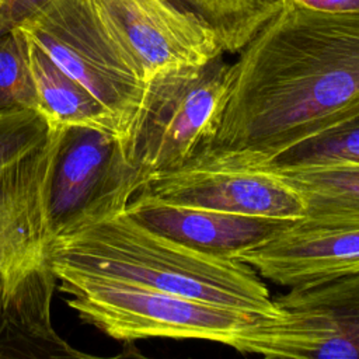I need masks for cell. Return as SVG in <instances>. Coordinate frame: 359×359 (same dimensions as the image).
I'll return each mask as SVG.
<instances>
[{
  "mask_svg": "<svg viewBox=\"0 0 359 359\" xmlns=\"http://www.w3.org/2000/svg\"><path fill=\"white\" fill-rule=\"evenodd\" d=\"M139 191L170 203L236 215L287 222L304 217L302 196L280 172L201 156L178 170L149 178Z\"/></svg>",
  "mask_w": 359,
  "mask_h": 359,
  "instance_id": "8",
  "label": "cell"
},
{
  "mask_svg": "<svg viewBox=\"0 0 359 359\" xmlns=\"http://www.w3.org/2000/svg\"><path fill=\"white\" fill-rule=\"evenodd\" d=\"M126 212L175 243L224 259H237L294 223L170 203L140 191L130 199Z\"/></svg>",
  "mask_w": 359,
  "mask_h": 359,
  "instance_id": "12",
  "label": "cell"
},
{
  "mask_svg": "<svg viewBox=\"0 0 359 359\" xmlns=\"http://www.w3.org/2000/svg\"><path fill=\"white\" fill-rule=\"evenodd\" d=\"M285 7H297L320 13H359V0H280Z\"/></svg>",
  "mask_w": 359,
  "mask_h": 359,
  "instance_id": "21",
  "label": "cell"
},
{
  "mask_svg": "<svg viewBox=\"0 0 359 359\" xmlns=\"http://www.w3.org/2000/svg\"><path fill=\"white\" fill-rule=\"evenodd\" d=\"M275 171L303 199L304 217L299 222L309 226L359 223V163L337 161Z\"/></svg>",
  "mask_w": 359,
  "mask_h": 359,
  "instance_id": "15",
  "label": "cell"
},
{
  "mask_svg": "<svg viewBox=\"0 0 359 359\" xmlns=\"http://www.w3.org/2000/svg\"><path fill=\"white\" fill-rule=\"evenodd\" d=\"M355 114L359 13L282 6L231 63L220 128L198 156L257 165Z\"/></svg>",
  "mask_w": 359,
  "mask_h": 359,
  "instance_id": "1",
  "label": "cell"
},
{
  "mask_svg": "<svg viewBox=\"0 0 359 359\" xmlns=\"http://www.w3.org/2000/svg\"><path fill=\"white\" fill-rule=\"evenodd\" d=\"M56 280L45 258L0 290V359L91 358L72 346L52 325L50 303Z\"/></svg>",
  "mask_w": 359,
  "mask_h": 359,
  "instance_id": "13",
  "label": "cell"
},
{
  "mask_svg": "<svg viewBox=\"0 0 359 359\" xmlns=\"http://www.w3.org/2000/svg\"><path fill=\"white\" fill-rule=\"evenodd\" d=\"M50 129L38 111L0 112V177L41 149Z\"/></svg>",
  "mask_w": 359,
  "mask_h": 359,
  "instance_id": "19",
  "label": "cell"
},
{
  "mask_svg": "<svg viewBox=\"0 0 359 359\" xmlns=\"http://www.w3.org/2000/svg\"><path fill=\"white\" fill-rule=\"evenodd\" d=\"M48 0H1L0 1V35L18 25L25 17Z\"/></svg>",
  "mask_w": 359,
  "mask_h": 359,
  "instance_id": "20",
  "label": "cell"
},
{
  "mask_svg": "<svg viewBox=\"0 0 359 359\" xmlns=\"http://www.w3.org/2000/svg\"><path fill=\"white\" fill-rule=\"evenodd\" d=\"M0 1H1V0H0Z\"/></svg>",
  "mask_w": 359,
  "mask_h": 359,
  "instance_id": "22",
  "label": "cell"
},
{
  "mask_svg": "<svg viewBox=\"0 0 359 359\" xmlns=\"http://www.w3.org/2000/svg\"><path fill=\"white\" fill-rule=\"evenodd\" d=\"M15 27L108 111L128 147L146 80L91 0H48Z\"/></svg>",
  "mask_w": 359,
  "mask_h": 359,
  "instance_id": "5",
  "label": "cell"
},
{
  "mask_svg": "<svg viewBox=\"0 0 359 359\" xmlns=\"http://www.w3.org/2000/svg\"><path fill=\"white\" fill-rule=\"evenodd\" d=\"M273 303L279 316L258 317L231 348L265 358L359 359V272L290 287Z\"/></svg>",
  "mask_w": 359,
  "mask_h": 359,
  "instance_id": "6",
  "label": "cell"
},
{
  "mask_svg": "<svg viewBox=\"0 0 359 359\" xmlns=\"http://www.w3.org/2000/svg\"><path fill=\"white\" fill-rule=\"evenodd\" d=\"M147 81L160 70L224 53L215 32L168 0H91Z\"/></svg>",
  "mask_w": 359,
  "mask_h": 359,
  "instance_id": "9",
  "label": "cell"
},
{
  "mask_svg": "<svg viewBox=\"0 0 359 359\" xmlns=\"http://www.w3.org/2000/svg\"><path fill=\"white\" fill-rule=\"evenodd\" d=\"M209 27L223 52L238 53L282 8L280 0H168Z\"/></svg>",
  "mask_w": 359,
  "mask_h": 359,
  "instance_id": "16",
  "label": "cell"
},
{
  "mask_svg": "<svg viewBox=\"0 0 359 359\" xmlns=\"http://www.w3.org/2000/svg\"><path fill=\"white\" fill-rule=\"evenodd\" d=\"M15 109L39 112L27 41L18 27L0 35V112Z\"/></svg>",
  "mask_w": 359,
  "mask_h": 359,
  "instance_id": "18",
  "label": "cell"
},
{
  "mask_svg": "<svg viewBox=\"0 0 359 359\" xmlns=\"http://www.w3.org/2000/svg\"><path fill=\"white\" fill-rule=\"evenodd\" d=\"M237 259L262 279L285 287H300L359 272V223L309 226L294 222Z\"/></svg>",
  "mask_w": 359,
  "mask_h": 359,
  "instance_id": "11",
  "label": "cell"
},
{
  "mask_svg": "<svg viewBox=\"0 0 359 359\" xmlns=\"http://www.w3.org/2000/svg\"><path fill=\"white\" fill-rule=\"evenodd\" d=\"M24 36L39 112L49 128L86 126L109 132L125 140L118 123L108 111L80 83L66 74L25 34Z\"/></svg>",
  "mask_w": 359,
  "mask_h": 359,
  "instance_id": "14",
  "label": "cell"
},
{
  "mask_svg": "<svg viewBox=\"0 0 359 359\" xmlns=\"http://www.w3.org/2000/svg\"><path fill=\"white\" fill-rule=\"evenodd\" d=\"M140 187L125 140L100 129L66 128L48 195L50 241L125 210Z\"/></svg>",
  "mask_w": 359,
  "mask_h": 359,
  "instance_id": "7",
  "label": "cell"
},
{
  "mask_svg": "<svg viewBox=\"0 0 359 359\" xmlns=\"http://www.w3.org/2000/svg\"><path fill=\"white\" fill-rule=\"evenodd\" d=\"M46 258L53 266L114 278L259 317L279 316L266 285L252 266L175 243L133 219L126 209L52 240Z\"/></svg>",
  "mask_w": 359,
  "mask_h": 359,
  "instance_id": "2",
  "label": "cell"
},
{
  "mask_svg": "<svg viewBox=\"0 0 359 359\" xmlns=\"http://www.w3.org/2000/svg\"><path fill=\"white\" fill-rule=\"evenodd\" d=\"M337 161L359 163V114L280 150L257 165L285 170Z\"/></svg>",
  "mask_w": 359,
  "mask_h": 359,
  "instance_id": "17",
  "label": "cell"
},
{
  "mask_svg": "<svg viewBox=\"0 0 359 359\" xmlns=\"http://www.w3.org/2000/svg\"><path fill=\"white\" fill-rule=\"evenodd\" d=\"M52 268L81 321L118 341L202 339L231 346L259 317L114 278Z\"/></svg>",
  "mask_w": 359,
  "mask_h": 359,
  "instance_id": "4",
  "label": "cell"
},
{
  "mask_svg": "<svg viewBox=\"0 0 359 359\" xmlns=\"http://www.w3.org/2000/svg\"><path fill=\"white\" fill-rule=\"evenodd\" d=\"M65 129L52 128L41 149L0 177V290L46 258L48 195Z\"/></svg>",
  "mask_w": 359,
  "mask_h": 359,
  "instance_id": "10",
  "label": "cell"
},
{
  "mask_svg": "<svg viewBox=\"0 0 359 359\" xmlns=\"http://www.w3.org/2000/svg\"><path fill=\"white\" fill-rule=\"evenodd\" d=\"M231 88L223 53L202 65L160 70L146 81L128 153L142 185L178 170L208 149L220 128Z\"/></svg>",
  "mask_w": 359,
  "mask_h": 359,
  "instance_id": "3",
  "label": "cell"
}]
</instances>
